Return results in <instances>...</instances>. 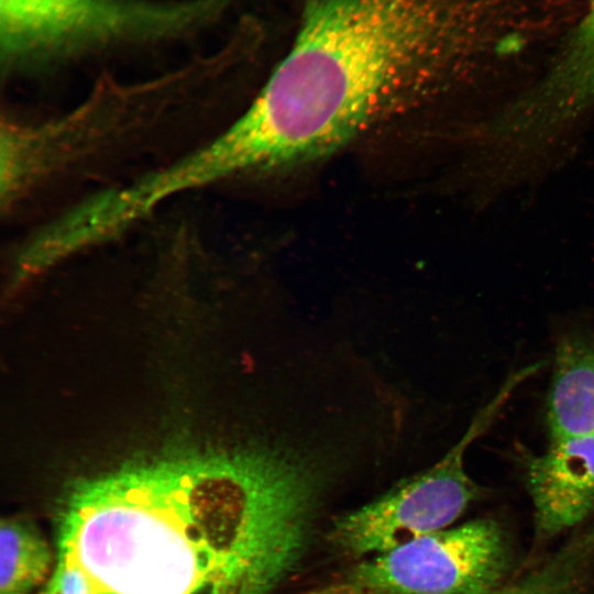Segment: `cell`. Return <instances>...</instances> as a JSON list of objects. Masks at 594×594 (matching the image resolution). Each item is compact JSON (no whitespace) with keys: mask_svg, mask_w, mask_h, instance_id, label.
Returning a JSON list of instances; mask_svg holds the SVG:
<instances>
[{"mask_svg":"<svg viewBox=\"0 0 594 594\" xmlns=\"http://www.w3.org/2000/svg\"><path fill=\"white\" fill-rule=\"evenodd\" d=\"M326 475L252 444L81 479L57 515V553L100 594H273L307 553Z\"/></svg>","mask_w":594,"mask_h":594,"instance_id":"cell-1","label":"cell"},{"mask_svg":"<svg viewBox=\"0 0 594 594\" xmlns=\"http://www.w3.org/2000/svg\"><path fill=\"white\" fill-rule=\"evenodd\" d=\"M293 37L245 112L219 136L235 173L327 157L473 75V0H299Z\"/></svg>","mask_w":594,"mask_h":594,"instance_id":"cell-2","label":"cell"},{"mask_svg":"<svg viewBox=\"0 0 594 594\" xmlns=\"http://www.w3.org/2000/svg\"><path fill=\"white\" fill-rule=\"evenodd\" d=\"M238 0H0V47L9 66L56 61L119 44L202 29Z\"/></svg>","mask_w":594,"mask_h":594,"instance_id":"cell-3","label":"cell"},{"mask_svg":"<svg viewBox=\"0 0 594 594\" xmlns=\"http://www.w3.org/2000/svg\"><path fill=\"white\" fill-rule=\"evenodd\" d=\"M528 377V369L509 375L477 411L460 440L432 466L337 518L328 536L332 546L361 560L447 529L484 492L465 471L468 448L488 429L512 393Z\"/></svg>","mask_w":594,"mask_h":594,"instance_id":"cell-4","label":"cell"},{"mask_svg":"<svg viewBox=\"0 0 594 594\" xmlns=\"http://www.w3.org/2000/svg\"><path fill=\"white\" fill-rule=\"evenodd\" d=\"M514 550L494 519H475L361 559L300 594H488Z\"/></svg>","mask_w":594,"mask_h":594,"instance_id":"cell-5","label":"cell"},{"mask_svg":"<svg viewBox=\"0 0 594 594\" xmlns=\"http://www.w3.org/2000/svg\"><path fill=\"white\" fill-rule=\"evenodd\" d=\"M525 473L538 542L578 527L594 512V435L551 441L526 461Z\"/></svg>","mask_w":594,"mask_h":594,"instance_id":"cell-6","label":"cell"},{"mask_svg":"<svg viewBox=\"0 0 594 594\" xmlns=\"http://www.w3.org/2000/svg\"><path fill=\"white\" fill-rule=\"evenodd\" d=\"M531 94L539 110L560 124H575L594 107V0H587Z\"/></svg>","mask_w":594,"mask_h":594,"instance_id":"cell-7","label":"cell"},{"mask_svg":"<svg viewBox=\"0 0 594 594\" xmlns=\"http://www.w3.org/2000/svg\"><path fill=\"white\" fill-rule=\"evenodd\" d=\"M551 441L594 435V339L564 336L557 344L547 396Z\"/></svg>","mask_w":594,"mask_h":594,"instance_id":"cell-8","label":"cell"},{"mask_svg":"<svg viewBox=\"0 0 594 594\" xmlns=\"http://www.w3.org/2000/svg\"><path fill=\"white\" fill-rule=\"evenodd\" d=\"M593 584L594 524H591L574 532L538 565L488 594H592Z\"/></svg>","mask_w":594,"mask_h":594,"instance_id":"cell-9","label":"cell"},{"mask_svg":"<svg viewBox=\"0 0 594 594\" xmlns=\"http://www.w3.org/2000/svg\"><path fill=\"white\" fill-rule=\"evenodd\" d=\"M53 553L36 526L18 517L1 520L0 594H31L52 573Z\"/></svg>","mask_w":594,"mask_h":594,"instance_id":"cell-10","label":"cell"},{"mask_svg":"<svg viewBox=\"0 0 594 594\" xmlns=\"http://www.w3.org/2000/svg\"><path fill=\"white\" fill-rule=\"evenodd\" d=\"M38 594H100L98 587L72 558L57 553L55 566Z\"/></svg>","mask_w":594,"mask_h":594,"instance_id":"cell-11","label":"cell"}]
</instances>
